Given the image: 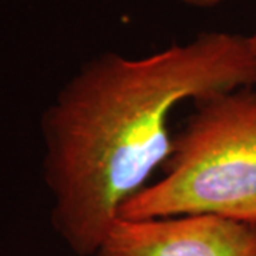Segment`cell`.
I'll list each match as a JSON object with an SVG mask.
<instances>
[{"label":"cell","mask_w":256,"mask_h":256,"mask_svg":"<svg viewBox=\"0 0 256 256\" xmlns=\"http://www.w3.org/2000/svg\"><path fill=\"white\" fill-rule=\"evenodd\" d=\"M94 256H256V224L215 215L116 220Z\"/></svg>","instance_id":"3"},{"label":"cell","mask_w":256,"mask_h":256,"mask_svg":"<svg viewBox=\"0 0 256 256\" xmlns=\"http://www.w3.org/2000/svg\"><path fill=\"white\" fill-rule=\"evenodd\" d=\"M174 2H180L182 4L191 6V8H198V9H214L226 0H174Z\"/></svg>","instance_id":"4"},{"label":"cell","mask_w":256,"mask_h":256,"mask_svg":"<svg viewBox=\"0 0 256 256\" xmlns=\"http://www.w3.org/2000/svg\"><path fill=\"white\" fill-rule=\"evenodd\" d=\"M249 37V42H250V46H252V48H254V52L256 53V32L254 33V34H250Z\"/></svg>","instance_id":"5"},{"label":"cell","mask_w":256,"mask_h":256,"mask_svg":"<svg viewBox=\"0 0 256 256\" xmlns=\"http://www.w3.org/2000/svg\"><path fill=\"white\" fill-rule=\"evenodd\" d=\"M192 104L162 178L131 196L117 220L215 215L256 224V87Z\"/></svg>","instance_id":"2"},{"label":"cell","mask_w":256,"mask_h":256,"mask_svg":"<svg viewBox=\"0 0 256 256\" xmlns=\"http://www.w3.org/2000/svg\"><path fill=\"white\" fill-rule=\"evenodd\" d=\"M256 87L249 37L202 32L141 58L106 52L56 94L40 121L56 234L94 256L120 208L171 154L170 121L185 101Z\"/></svg>","instance_id":"1"}]
</instances>
